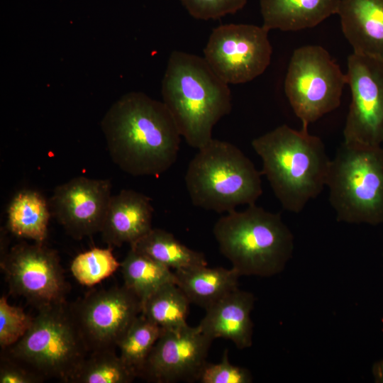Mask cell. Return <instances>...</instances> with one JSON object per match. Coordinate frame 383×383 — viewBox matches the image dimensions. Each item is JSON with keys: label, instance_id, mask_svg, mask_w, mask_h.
<instances>
[{"label": "cell", "instance_id": "obj_1", "mask_svg": "<svg viewBox=\"0 0 383 383\" xmlns=\"http://www.w3.org/2000/svg\"><path fill=\"white\" fill-rule=\"evenodd\" d=\"M101 128L111 159L128 174L157 177L177 159L182 135L172 114L162 101L143 93L116 101Z\"/></svg>", "mask_w": 383, "mask_h": 383}, {"label": "cell", "instance_id": "obj_2", "mask_svg": "<svg viewBox=\"0 0 383 383\" xmlns=\"http://www.w3.org/2000/svg\"><path fill=\"white\" fill-rule=\"evenodd\" d=\"M252 147L284 209L300 212L326 186L331 160L322 140L308 129L282 125L252 140Z\"/></svg>", "mask_w": 383, "mask_h": 383}, {"label": "cell", "instance_id": "obj_3", "mask_svg": "<svg viewBox=\"0 0 383 383\" xmlns=\"http://www.w3.org/2000/svg\"><path fill=\"white\" fill-rule=\"evenodd\" d=\"M162 96L181 135L198 150L213 139V126L232 108L228 84L204 58L182 51L169 57Z\"/></svg>", "mask_w": 383, "mask_h": 383}, {"label": "cell", "instance_id": "obj_4", "mask_svg": "<svg viewBox=\"0 0 383 383\" xmlns=\"http://www.w3.org/2000/svg\"><path fill=\"white\" fill-rule=\"evenodd\" d=\"M213 234L221 253L240 276L271 277L284 269L294 248V237L279 213L255 204L226 213Z\"/></svg>", "mask_w": 383, "mask_h": 383}, {"label": "cell", "instance_id": "obj_5", "mask_svg": "<svg viewBox=\"0 0 383 383\" xmlns=\"http://www.w3.org/2000/svg\"><path fill=\"white\" fill-rule=\"evenodd\" d=\"M261 174L238 147L213 138L189 163L184 182L194 206L222 213L255 204Z\"/></svg>", "mask_w": 383, "mask_h": 383}, {"label": "cell", "instance_id": "obj_6", "mask_svg": "<svg viewBox=\"0 0 383 383\" xmlns=\"http://www.w3.org/2000/svg\"><path fill=\"white\" fill-rule=\"evenodd\" d=\"M326 186L338 221L383 223V148L343 142L331 160Z\"/></svg>", "mask_w": 383, "mask_h": 383}, {"label": "cell", "instance_id": "obj_7", "mask_svg": "<svg viewBox=\"0 0 383 383\" xmlns=\"http://www.w3.org/2000/svg\"><path fill=\"white\" fill-rule=\"evenodd\" d=\"M87 347L65 302L38 309L27 333L9 348L13 359L43 377L70 382Z\"/></svg>", "mask_w": 383, "mask_h": 383}, {"label": "cell", "instance_id": "obj_8", "mask_svg": "<svg viewBox=\"0 0 383 383\" xmlns=\"http://www.w3.org/2000/svg\"><path fill=\"white\" fill-rule=\"evenodd\" d=\"M346 84V74L324 48L305 45L294 51L284 91L302 128L340 106Z\"/></svg>", "mask_w": 383, "mask_h": 383}, {"label": "cell", "instance_id": "obj_9", "mask_svg": "<svg viewBox=\"0 0 383 383\" xmlns=\"http://www.w3.org/2000/svg\"><path fill=\"white\" fill-rule=\"evenodd\" d=\"M269 31L263 26L221 25L212 30L204 58L228 84L250 82L262 74L271 62Z\"/></svg>", "mask_w": 383, "mask_h": 383}, {"label": "cell", "instance_id": "obj_10", "mask_svg": "<svg viewBox=\"0 0 383 383\" xmlns=\"http://www.w3.org/2000/svg\"><path fill=\"white\" fill-rule=\"evenodd\" d=\"M1 268L10 292L38 309L65 302L68 288L58 255L43 243L13 246L3 255Z\"/></svg>", "mask_w": 383, "mask_h": 383}, {"label": "cell", "instance_id": "obj_11", "mask_svg": "<svg viewBox=\"0 0 383 383\" xmlns=\"http://www.w3.org/2000/svg\"><path fill=\"white\" fill-rule=\"evenodd\" d=\"M351 102L343 129L346 143H383V61L353 53L348 57Z\"/></svg>", "mask_w": 383, "mask_h": 383}, {"label": "cell", "instance_id": "obj_12", "mask_svg": "<svg viewBox=\"0 0 383 383\" xmlns=\"http://www.w3.org/2000/svg\"><path fill=\"white\" fill-rule=\"evenodd\" d=\"M88 350L114 349L142 312L140 299L125 285L93 292L71 306Z\"/></svg>", "mask_w": 383, "mask_h": 383}, {"label": "cell", "instance_id": "obj_13", "mask_svg": "<svg viewBox=\"0 0 383 383\" xmlns=\"http://www.w3.org/2000/svg\"><path fill=\"white\" fill-rule=\"evenodd\" d=\"M212 341L198 326L162 330L140 376L157 383L199 381Z\"/></svg>", "mask_w": 383, "mask_h": 383}, {"label": "cell", "instance_id": "obj_14", "mask_svg": "<svg viewBox=\"0 0 383 383\" xmlns=\"http://www.w3.org/2000/svg\"><path fill=\"white\" fill-rule=\"evenodd\" d=\"M111 182L79 176L56 187L50 199L51 213L75 239L101 232L110 199Z\"/></svg>", "mask_w": 383, "mask_h": 383}, {"label": "cell", "instance_id": "obj_15", "mask_svg": "<svg viewBox=\"0 0 383 383\" xmlns=\"http://www.w3.org/2000/svg\"><path fill=\"white\" fill-rule=\"evenodd\" d=\"M153 207L151 199L131 189H123L111 196L101 231L109 247L130 245L152 228Z\"/></svg>", "mask_w": 383, "mask_h": 383}, {"label": "cell", "instance_id": "obj_16", "mask_svg": "<svg viewBox=\"0 0 383 383\" xmlns=\"http://www.w3.org/2000/svg\"><path fill=\"white\" fill-rule=\"evenodd\" d=\"M255 297L238 288L206 309L199 329L213 340L221 338L231 340L239 349L252 345L253 323L250 313Z\"/></svg>", "mask_w": 383, "mask_h": 383}, {"label": "cell", "instance_id": "obj_17", "mask_svg": "<svg viewBox=\"0 0 383 383\" xmlns=\"http://www.w3.org/2000/svg\"><path fill=\"white\" fill-rule=\"evenodd\" d=\"M337 14L353 53L383 61V0H341Z\"/></svg>", "mask_w": 383, "mask_h": 383}, {"label": "cell", "instance_id": "obj_18", "mask_svg": "<svg viewBox=\"0 0 383 383\" xmlns=\"http://www.w3.org/2000/svg\"><path fill=\"white\" fill-rule=\"evenodd\" d=\"M340 1L260 0L262 26L283 31L312 28L337 14Z\"/></svg>", "mask_w": 383, "mask_h": 383}, {"label": "cell", "instance_id": "obj_19", "mask_svg": "<svg viewBox=\"0 0 383 383\" xmlns=\"http://www.w3.org/2000/svg\"><path fill=\"white\" fill-rule=\"evenodd\" d=\"M176 284L190 303L208 309L238 288L240 275L233 268L207 265L174 271Z\"/></svg>", "mask_w": 383, "mask_h": 383}, {"label": "cell", "instance_id": "obj_20", "mask_svg": "<svg viewBox=\"0 0 383 383\" xmlns=\"http://www.w3.org/2000/svg\"><path fill=\"white\" fill-rule=\"evenodd\" d=\"M50 211V204L38 192L19 191L8 207V228L18 237L43 243L47 238Z\"/></svg>", "mask_w": 383, "mask_h": 383}, {"label": "cell", "instance_id": "obj_21", "mask_svg": "<svg viewBox=\"0 0 383 383\" xmlns=\"http://www.w3.org/2000/svg\"><path fill=\"white\" fill-rule=\"evenodd\" d=\"M130 246L174 271L207 265L202 252L187 247L173 234L160 228H152Z\"/></svg>", "mask_w": 383, "mask_h": 383}, {"label": "cell", "instance_id": "obj_22", "mask_svg": "<svg viewBox=\"0 0 383 383\" xmlns=\"http://www.w3.org/2000/svg\"><path fill=\"white\" fill-rule=\"evenodd\" d=\"M124 285L142 303L162 285L174 282V271L152 258L131 248L121 262Z\"/></svg>", "mask_w": 383, "mask_h": 383}, {"label": "cell", "instance_id": "obj_23", "mask_svg": "<svg viewBox=\"0 0 383 383\" xmlns=\"http://www.w3.org/2000/svg\"><path fill=\"white\" fill-rule=\"evenodd\" d=\"M189 304L175 283H167L147 299L141 313L162 330H174L187 325Z\"/></svg>", "mask_w": 383, "mask_h": 383}, {"label": "cell", "instance_id": "obj_24", "mask_svg": "<svg viewBox=\"0 0 383 383\" xmlns=\"http://www.w3.org/2000/svg\"><path fill=\"white\" fill-rule=\"evenodd\" d=\"M137 377L114 349L91 351L82 361L70 382L130 383Z\"/></svg>", "mask_w": 383, "mask_h": 383}, {"label": "cell", "instance_id": "obj_25", "mask_svg": "<svg viewBox=\"0 0 383 383\" xmlns=\"http://www.w3.org/2000/svg\"><path fill=\"white\" fill-rule=\"evenodd\" d=\"M162 329L140 313L120 339V357L140 376L145 363Z\"/></svg>", "mask_w": 383, "mask_h": 383}, {"label": "cell", "instance_id": "obj_26", "mask_svg": "<svg viewBox=\"0 0 383 383\" xmlns=\"http://www.w3.org/2000/svg\"><path fill=\"white\" fill-rule=\"evenodd\" d=\"M120 267L112 248L109 246L94 248L77 255L71 263L70 270L79 283L91 287L111 276Z\"/></svg>", "mask_w": 383, "mask_h": 383}, {"label": "cell", "instance_id": "obj_27", "mask_svg": "<svg viewBox=\"0 0 383 383\" xmlns=\"http://www.w3.org/2000/svg\"><path fill=\"white\" fill-rule=\"evenodd\" d=\"M33 318L26 314L23 309L11 305L6 296L0 299V346L9 348L27 333Z\"/></svg>", "mask_w": 383, "mask_h": 383}, {"label": "cell", "instance_id": "obj_28", "mask_svg": "<svg viewBox=\"0 0 383 383\" xmlns=\"http://www.w3.org/2000/svg\"><path fill=\"white\" fill-rule=\"evenodd\" d=\"M188 13L200 20L217 19L242 9L248 0H179Z\"/></svg>", "mask_w": 383, "mask_h": 383}, {"label": "cell", "instance_id": "obj_29", "mask_svg": "<svg viewBox=\"0 0 383 383\" xmlns=\"http://www.w3.org/2000/svg\"><path fill=\"white\" fill-rule=\"evenodd\" d=\"M199 381L201 383H250L252 376L248 370L230 363L226 349L220 362L206 364Z\"/></svg>", "mask_w": 383, "mask_h": 383}, {"label": "cell", "instance_id": "obj_30", "mask_svg": "<svg viewBox=\"0 0 383 383\" xmlns=\"http://www.w3.org/2000/svg\"><path fill=\"white\" fill-rule=\"evenodd\" d=\"M43 377L34 370L25 369L11 361L1 365V383H35L41 382Z\"/></svg>", "mask_w": 383, "mask_h": 383}, {"label": "cell", "instance_id": "obj_31", "mask_svg": "<svg viewBox=\"0 0 383 383\" xmlns=\"http://www.w3.org/2000/svg\"><path fill=\"white\" fill-rule=\"evenodd\" d=\"M372 372L375 382L383 383V360L374 365Z\"/></svg>", "mask_w": 383, "mask_h": 383}]
</instances>
